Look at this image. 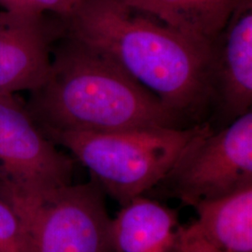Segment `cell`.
Listing matches in <instances>:
<instances>
[{
  "label": "cell",
  "mask_w": 252,
  "mask_h": 252,
  "mask_svg": "<svg viewBox=\"0 0 252 252\" xmlns=\"http://www.w3.org/2000/svg\"><path fill=\"white\" fill-rule=\"evenodd\" d=\"M0 252H31L27 228L21 217L1 196Z\"/></svg>",
  "instance_id": "7c38bea8"
},
{
  "label": "cell",
  "mask_w": 252,
  "mask_h": 252,
  "mask_svg": "<svg viewBox=\"0 0 252 252\" xmlns=\"http://www.w3.org/2000/svg\"><path fill=\"white\" fill-rule=\"evenodd\" d=\"M204 125L111 132L39 128L54 144L72 153L104 193L122 207L157 187Z\"/></svg>",
  "instance_id": "3957f363"
},
{
  "label": "cell",
  "mask_w": 252,
  "mask_h": 252,
  "mask_svg": "<svg viewBox=\"0 0 252 252\" xmlns=\"http://www.w3.org/2000/svg\"><path fill=\"white\" fill-rule=\"evenodd\" d=\"M205 239L221 252H252V185L193 206Z\"/></svg>",
  "instance_id": "8fae6325"
},
{
  "label": "cell",
  "mask_w": 252,
  "mask_h": 252,
  "mask_svg": "<svg viewBox=\"0 0 252 252\" xmlns=\"http://www.w3.org/2000/svg\"><path fill=\"white\" fill-rule=\"evenodd\" d=\"M181 248L182 252H221L205 239L194 222L183 225Z\"/></svg>",
  "instance_id": "5bb4252c"
},
{
  "label": "cell",
  "mask_w": 252,
  "mask_h": 252,
  "mask_svg": "<svg viewBox=\"0 0 252 252\" xmlns=\"http://www.w3.org/2000/svg\"><path fill=\"white\" fill-rule=\"evenodd\" d=\"M77 2L78 0H0V5L14 13L39 16L51 11L61 19L72 10Z\"/></svg>",
  "instance_id": "4fadbf2b"
},
{
  "label": "cell",
  "mask_w": 252,
  "mask_h": 252,
  "mask_svg": "<svg viewBox=\"0 0 252 252\" xmlns=\"http://www.w3.org/2000/svg\"><path fill=\"white\" fill-rule=\"evenodd\" d=\"M211 90L226 126L252 111V0L239 4L212 45Z\"/></svg>",
  "instance_id": "52a82bcc"
},
{
  "label": "cell",
  "mask_w": 252,
  "mask_h": 252,
  "mask_svg": "<svg viewBox=\"0 0 252 252\" xmlns=\"http://www.w3.org/2000/svg\"><path fill=\"white\" fill-rule=\"evenodd\" d=\"M183 225L177 209L140 195L112 218L114 252H182Z\"/></svg>",
  "instance_id": "9c48e42d"
},
{
  "label": "cell",
  "mask_w": 252,
  "mask_h": 252,
  "mask_svg": "<svg viewBox=\"0 0 252 252\" xmlns=\"http://www.w3.org/2000/svg\"><path fill=\"white\" fill-rule=\"evenodd\" d=\"M26 105L43 129L111 132L186 122L104 54L63 34Z\"/></svg>",
  "instance_id": "7a4b0ae2"
},
{
  "label": "cell",
  "mask_w": 252,
  "mask_h": 252,
  "mask_svg": "<svg viewBox=\"0 0 252 252\" xmlns=\"http://www.w3.org/2000/svg\"><path fill=\"white\" fill-rule=\"evenodd\" d=\"M72 159L59 152L13 94H0V196L11 207L71 183Z\"/></svg>",
  "instance_id": "8992f818"
},
{
  "label": "cell",
  "mask_w": 252,
  "mask_h": 252,
  "mask_svg": "<svg viewBox=\"0 0 252 252\" xmlns=\"http://www.w3.org/2000/svg\"><path fill=\"white\" fill-rule=\"evenodd\" d=\"M106 194L94 180L67 184L13 207L31 252H114Z\"/></svg>",
  "instance_id": "5b68a950"
},
{
  "label": "cell",
  "mask_w": 252,
  "mask_h": 252,
  "mask_svg": "<svg viewBox=\"0 0 252 252\" xmlns=\"http://www.w3.org/2000/svg\"><path fill=\"white\" fill-rule=\"evenodd\" d=\"M63 34L104 54L186 122L212 106V47L200 44L124 0H78Z\"/></svg>",
  "instance_id": "6da1fadb"
},
{
  "label": "cell",
  "mask_w": 252,
  "mask_h": 252,
  "mask_svg": "<svg viewBox=\"0 0 252 252\" xmlns=\"http://www.w3.org/2000/svg\"><path fill=\"white\" fill-rule=\"evenodd\" d=\"M252 185V111L215 131L209 123L157 187L184 206ZM155 187V188H157Z\"/></svg>",
  "instance_id": "277c9868"
},
{
  "label": "cell",
  "mask_w": 252,
  "mask_h": 252,
  "mask_svg": "<svg viewBox=\"0 0 252 252\" xmlns=\"http://www.w3.org/2000/svg\"><path fill=\"white\" fill-rule=\"evenodd\" d=\"M63 28L44 15L0 12V94L33 91L45 81L52 44Z\"/></svg>",
  "instance_id": "ba28073f"
},
{
  "label": "cell",
  "mask_w": 252,
  "mask_h": 252,
  "mask_svg": "<svg viewBox=\"0 0 252 252\" xmlns=\"http://www.w3.org/2000/svg\"><path fill=\"white\" fill-rule=\"evenodd\" d=\"M183 36L212 47L243 0H124Z\"/></svg>",
  "instance_id": "30bf717a"
}]
</instances>
